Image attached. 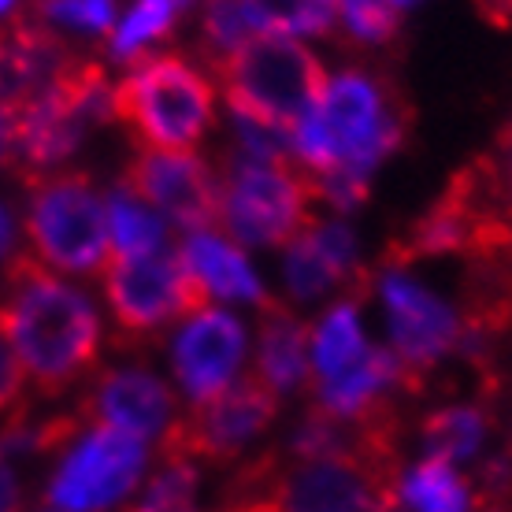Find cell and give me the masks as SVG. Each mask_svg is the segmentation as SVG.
I'll return each mask as SVG.
<instances>
[{
	"mask_svg": "<svg viewBox=\"0 0 512 512\" xmlns=\"http://www.w3.org/2000/svg\"><path fill=\"white\" fill-rule=\"evenodd\" d=\"M190 0H138L130 15L116 26L112 34V56L116 60H127V56H138L141 45L164 38L167 30L175 26L182 12H186Z\"/></svg>",
	"mask_w": 512,
	"mask_h": 512,
	"instance_id": "cell-23",
	"label": "cell"
},
{
	"mask_svg": "<svg viewBox=\"0 0 512 512\" xmlns=\"http://www.w3.org/2000/svg\"><path fill=\"white\" fill-rule=\"evenodd\" d=\"M19 145V104L0 101V164H8Z\"/></svg>",
	"mask_w": 512,
	"mask_h": 512,
	"instance_id": "cell-29",
	"label": "cell"
},
{
	"mask_svg": "<svg viewBox=\"0 0 512 512\" xmlns=\"http://www.w3.org/2000/svg\"><path fill=\"white\" fill-rule=\"evenodd\" d=\"M386 316H390V338H394V353L412 375H420L446 357L449 349L461 342L464 323L457 320V312L435 297L427 286L405 275L401 268H386L383 282Z\"/></svg>",
	"mask_w": 512,
	"mask_h": 512,
	"instance_id": "cell-11",
	"label": "cell"
},
{
	"mask_svg": "<svg viewBox=\"0 0 512 512\" xmlns=\"http://www.w3.org/2000/svg\"><path fill=\"white\" fill-rule=\"evenodd\" d=\"M245 357V327L223 308H201L182 323L171 346V364L182 390L197 401L223 394Z\"/></svg>",
	"mask_w": 512,
	"mask_h": 512,
	"instance_id": "cell-12",
	"label": "cell"
},
{
	"mask_svg": "<svg viewBox=\"0 0 512 512\" xmlns=\"http://www.w3.org/2000/svg\"><path fill=\"white\" fill-rule=\"evenodd\" d=\"M141 472L145 442L97 423L60 461L49 483V501L60 512H104L138 487Z\"/></svg>",
	"mask_w": 512,
	"mask_h": 512,
	"instance_id": "cell-9",
	"label": "cell"
},
{
	"mask_svg": "<svg viewBox=\"0 0 512 512\" xmlns=\"http://www.w3.org/2000/svg\"><path fill=\"white\" fill-rule=\"evenodd\" d=\"M256 379L275 394H290L308 375V331L282 301L260 305V338H256Z\"/></svg>",
	"mask_w": 512,
	"mask_h": 512,
	"instance_id": "cell-16",
	"label": "cell"
},
{
	"mask_svg": "<svg viewBox=\"0 0 512 512\" xmlns=\"http://www.w3.org/2000/svg\"><path fill=\"white\" fill-rule=\"evenodd\" d=\"M227 512H286V509L268 494V498H253L249 505H238V509H227Z\"/></svg>",
	"mask_w": 512,
	"mask_h": 512,
	"instance_id": "cell-33",
	"label": "cell"
},
{
	"mask_svg": "<svg viewBox=\"0 0 512 512\" xmlns=\"http://www.w3.org/2000/svg\"><path fill=\"white\" fill-rule=\"evenodd\" d=\"M26 234L41 264L67 275H93L108 260V212L90 175H38L30 190Z\"/></svg>",
	"mask_w": 512,
	"mask_h": 512,
	"instance_id": "cell-7",
	"label": "cell"
},
{
	"mask_svg": "<svg viewBox=\"0 0 512 512\" xmlns=\"http://www.w3.org/2000/svg\"><path fill=\"white\" fill-rule=\"evenodd\" d=\"M498 160V156H494ZM501 179H505V190H509L512 197V123L505 127V134H501Z\"/></svg>",
	"mask_w": 512,
	"mask_h": 512,
	"instance_id": "cell-32",
	"label": "cell"
},
{
	"mask_svg": "<svg viewBox=\"0 0 512 512\" xmlns=\"http://www.w3.org/2000/svg\"><path fill=\"white\" fill-rule=\"evenodd\" d=\"M19 390H23V368H19L12 346L0 338V416L19 401Z\"/></svg>",
	"mask_w": 512,
	"mask_h": 512,
	"instance_id": "cell-28",
	"label": "cell"
},
{
	"mask_svg": "<svg viewBox=\"0 0 512 512\" xmlns=\"http://www.w3.org/2000/svg\"><path fill=\"white\" fill-rule=\"evenodd\" d=\"M409 123V104L397 97L394 86L353 67L327 78L312 108L297 119L294 160L308 171V179L327 171L372 179L375 167L405 141Z\"/></svg>",
	"mask_w": 512,
	"mask_h": 512,
	"instance_id": "cell-2",
	"label": "cell"
},
{
	"mask_svg": "<svg viewBox=\"0 0 512 512\" xmlns=\"http://www.w3.org/2000/svg\"><path fill=\"white\" fill-rule=\"evenodd\" d=\"M186 268L201 279L208 294L216 297H231V301H253V305H264L268 294L256 279L253 264L245 260L238 249H234L227 238H219L212 231H193L186 242L179 245Z\"/></svg>",
	"mask_w": 512,
	"mask_h": 512,
	"instance_id": "cell-17",
	"label": "cell"
},
{
	"mask_svg": "<svg viewBox=\"0 0 512 512\" xmlns=\"http://www.w3.org/2000/svg\"><path fill=\"white\" fill-rule=\"evenodd\" d=\"M282 282H286V294L301 301V305L320 301L323 294H331L334 286H342V282H349L353 301H357L368 275L357 264V238H353V231L342 219H312L305 231L286 245Z\"/></svg>",
	"mask_w": 512,
	"mask_h": 512,
	"instance_id": "cell-13",
	"label": "cell"
},
{
	"mask_svg": "<svg viewBox=\"0 0 512 512\" xmlns=\"http://www.w3.org/2000/svg\"><path fill=\"white\" fill-rule=\"evenodd\" d=\"M52 512H60V509H52Z\"/></svg>",
	"mask_w": 512,
	"mask_h": 512,
	"instance_id": "cell-37",
	"label": "cell"
},
{
	"mask_svg": "<svg viewBox=\"0 0 512 512\" xmlns=\"http://www.w3.org/2000/svg\"><path fill=\"white\" fill-rule=\"evenodd\" d=\"M12 4H15V0H0V15L8 12V8H12Z\"/></svg>",
	"mask_w": 512,
	"mask_h": 512,
	"instance_id": "cell-35",
	"label": "cell"
},
{
	"mask_svg": "<svg viewBox=\"0 0 512 512\" xmlns=\"http://www.w3.org/2000/svg\"><path fill=\"white\" fill-rule=\"evenodd\" d=\"M108 212V245L112 256H145L167 249V227L164 219L156 216L153 208L141 205V197L119 186L112 190V197L104 201Z\"/></svg>",
	"mask_w": 512,
	"mask_h": 512,
	"instance_id": "cell-19",
	"label": "cell"
},
{
	"mask_svg": "<svg viewBox=\"0 0 512 512\" xmlns=\"http://www.w3.org/2000/svg\"><path fill=\"white\" fill-rule=\"evenodd\" d=\"M19 501V483H15L12 464L0 457V512H12Z\"/></svg>",
	"mask_w": 512,
	"mask_h": 512,
	"instance_id": "cell-30",
	"label": "cell"
},
{
	"mask_svg": "<svg viewBox=\"0 0 512 512\" xmlns=\"http://www.w3.org/2000/svg\"><path fill=\"white\" fill-rule=\"evenodd\" d=\"M201 38H205L208 67L219 64L223 56H231L234 49H242L249 38H256V30L245 19L242 0H205Z\"/></svg>",
	"mask_w": 512,
	"mask_h": 512,
	"instance_id": "cell-25",
	"label": "cell"
},
{
	"mask_svg": "<svg viewBox=\"0 0 512 512\" xmlns=\"http://www.w3.org/2000/svg\"><path fill=\"white\" fill-rule=\"evenodd\" d=\"M487 438V416L475 405H453L423 423V446L427 457H442V461H468L475 449Z\"/></svg>",
	"mask_w": 512,
	"mask_h": 512,
	"instance_id": "cell-21",
	"label": "cell"
},
{
	"mask_svg": "<svg viewBox=\"0 0 512 512\" xmlns=\"http://www.w3.org/2000/svg\"><path fill=\"white\" fill-rule=\"evenodd\" d=\"M12 238H15V227H12V216L0 208V260L8 256V249H12Z\"/></svg>",
	"mask_w": 512,
	"mask_h": 512,
	"instance_id": "cell-34",
	"label": "cell"
},
{
	"mask_svg": "<svg viewBox=\"0 0 512 512\" xmlns=\"http://www.w3.org/2000/svg\"><path fill=\"white\" fill-rule=\"evenodd\" d=\"M397 505L412 512H472V490L449 461L423 457L397 479Z\"/></svg>",
	"mask_w": 512,
	"mask_h": 512,
	"instance_id": "cell-18",
	"label": "cell"
},
{
	"mask_svg": "<svg viewBox=\"0 0 512 512\" xmlns=\"http://www.w3.org/2000/svg\"><path fill=\"white\" fill-rule=\"evenodd\" d=\"M368 353L364 346V334H360L357 323V305H334L327 316L316 327V338H312V368H316V379H334V375L349 372L360 357Z\"/></svg>",
	"mask_w": 512,
	"mask_h": 512,
	"instance_id": "cell-20",
	"label": "cell"
},
{
	"mask_svg": "<svg viewBox=\"0 0 512 512\" xmlns=\"http://www.w3.org/2000/svg\"><path fill=\"white\" fill-rule=\"evenodd\" d=\"M475 4H479V12L487 15L494 26H501V30L512 26V0H475Z\"/></svg>",
	"mask_w": 512,
	"mask_h": 512,
	"instance_id": "cell-31",
	"label": "cell"
},
{
	"mask_svg": "<svg viewBox=\"0 0 512 512\" xmlns=\"http://www.w3.org/2000/svg\"><path fill=\"white\" fill-rule=\"evenodd\" d=\"M123 186L186 231H212L219 223V179L190 153L141 149L123 171Z\"/></svg>",
	"mask_w": 512,
	"mask_h": 512,
	"instance_id": "cell-10",
	"label": "cell"
},
{
	"mask_svg": "<svg viewBox=\"0 0 512 512\" xmlns=\"http://www.w3.org/2000/svg\"><path fill=\"white\" fill-rule=\"evenodd\" d=\"M397 8H409V4H416V0H394Z\"/></svg>",
	"mask_w": 512,
	"mask_h": 512,
	"instance_id": "cell-36",
	"label": "cell"
},
{
	"mask_svg": "<svg viewBox=\"0 0 512 512\" xmlns=\"http://www.w3.org/2000/svg\"><path fill=\"white\" fill-rule=\"evenodd\" d=\"M71 56L49 26L15 23L0 30V101L23 104L45 90Z\"/></svg>",
	"mask_w": 512,
	"mask_h": 512,
	"instance_id": "cell-15",
	"label": "cell"
},
{
	"mask_svg": "<svg viewBox=\"0 0 512 512\" xmlns=\"http://www.w3.org/2000/svg\"><path fill=\"white\" fill-rule=\"evenodd\" d=\"M41 19L86 34H108L116 23V0H41Z\"/></svg>",
	"mask_w": 512,
	"mask_h": 512,
	"instance_id": "cell-27",
	"label": "cell"
},
{
	"mask_svg": "<svg viewBox=\"0 0 512 512\" xmlns=\"http://www.w3.org/2000/svg\"><path fill=\"white\" fill-rule=\"evenodd\" d=\"M86 416H93L101 427H116L145 442V438L167 435V427L175 423V394L156 372L123 364V368H108L93 383L86 397Z\"/></svg>",
	"mask_w": 512,
	"mask_h": 512,
	"instance_id": "cell-14",
	"label": "cell"
},
{
	"mask_svg": "<svg viewBox=\"0 0 512 512\" xmlns=\"http://www.w3.org/2000/svg\"><path fill=\"white\" fill-rule=\"evenodd\" d=\"M104 297L116 316L119 338L153 342L167 323L190 320L208 301L201 279L186 268L179 249L104 260Z\"/></svg>",
	"mask_w": 512,
	"mask_h": 512,
	"instance_id": "cell-6",
	"label": "cell"
},
{
	"mask_svg": "<svg viewBox=\"0 0 512 512\" xmlns=\"http://www.w3.org/2000/svg\"><path fill=\"white\" fill-rule=\"evenodd\" d=\"M112 119L153 149L186 153L201 145L216 119V93L179 52H153L112 90Z\"/></svg>",
	"mask_w": 512,
	"mask_h": 512,
	"instance_id": "cell-3",
	"label": "cell"
},
{
	"mask_svg": "<svg viewBox=\"0 0 512 512\" xmlns=\"http://www.w3.org/2000/svg\"><path fill=\"white\" fill-rule=\"evenodd\" d=\"M316 190L294 160H253L234 153L219 182V227L234 242L290 245L312 223Z\"/></svg>",
	"mask_w": 512,
	"mask_h": 512,
	"instance_id": "cell-5",
	"label": "cell"
},
{
	"mask_svg": "<svg viewBox=\"0 0 512 512\" xmlns=\"http://www.w3.org/2000/svg\"><path fill=\"white\" fill-rule=\"evenodd\" d=\"M338 15L346 30L364 45H383L397 34V8L394 0H338Z\"/></svg>",
	"mask_w": 512,
	"mask_h": 512,
	"instance_id": "cell-26",
	"label": "cell"
},
{
	"mask_svg": "<svg viewBox=\"0 0 512 512\" xmlns=\"http://www.w3.org/2000/svg\"><path fill=\"white\" fill-rule=\"evenodd\" d=\"M212 75L223 82L231 112L268 119L286 130L297 127V119L312 108L327 82L320 56L301 41L279 34L249 38L242 49L212 64Z\"/></svg>",
	"mask_w": 512,
	"mask_h": 512,
	"instance_id": "cell-4",
	"label": "cell"
},
{
	"mask_svg": "<svg viewBox=\"0 0 512 512\" xmlns=\"http://www.w3.org/2000/svg\"><path fill=\"white\" fill-rule=\"evenodd\" d=\"M256 34H327L334 19L331 0H242Z\"/></svg>",
	"mask_w": 512,
	"mask_h": 512,
	"instance_id": "cell-22",
	"label": "cell"
},
{
	"mask_svg": "<svg viewBox=\"0 0 512 512\" xmlns=\"http://www.w3.org/2000/svg\"><path fill=\"white\" fill-rule=\"evenodd\" d=\"M275 412H279V394L249 372L223 394L197 401L186 416L171 423L164 435V457H182L193 464L238 457L256 435L268 431Z\"/></svg>",
	"mask_w": 512,
	"mask_h": 512,
	"instance_id": "cell-8",
	"label": "cell"
},
{
	"mask_svg": "<svg viewBox=\"0 0 512 512\" xmlns=\"http://www.w3.org/2000/svg\"><path fill=\"white\" fill-rule=\"evenodd\" d=\"M0 338L12 346L23 375L45 394H60L97 364L101 316L82 290L49 275L38 260L19 256L0 305Z\"/></svg>",
	"mask_w": 512,
	"mask_h": 512,
	"instance_id": "cell-1",
	"label": "cell"
},
{
	"mask_svg": "<svg viewBox=\"0 0 512 512\" xmlns=\"http://www.w3.org/2000/svg\"><path fill=\"white\" fill-rule=\"evenodd\" d=\"M197 509V464L182 457H164V468L153 475L130 512H193Z\"/></svg>",
	"mask_w": 512,
	"mask_h": 512,
	"instance_id": "cell-24",
	"label": "cell"
}]
</instances>
